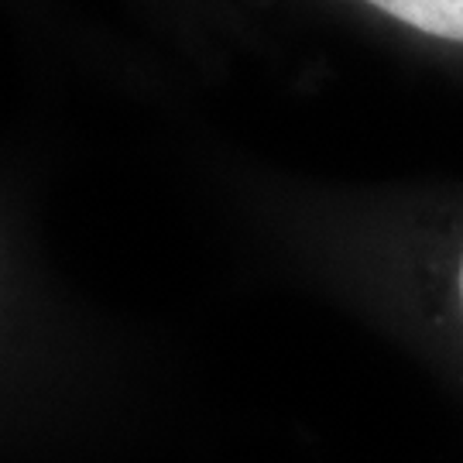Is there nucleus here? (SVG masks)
<instances>
[{
	"mask_svg": "<svg viewBox=\"0 0 463 463\" xmlns=\"http://www.w3.org/2000/svg\"><path fill=\"white\" fill-rule=\"evenodd\" d=\"M367 4L412 24L415 32L463 42V0H367Z\"/></svg>",
	"mask_w": 463,
	"mask_h": 463,
	"instance_id": "obj_1",
	"label": "nucleus"
},
{
	"mask_svg": "<svg viewBox=\"0 0 463 463\" xmlns=\"http://www.w3.org/2000/svg\"><path fill=\"white\" fill-rule=\"evenodd\" d=\"M460 298H463V265H460Z\"/></svg>",
	"mask_w": 463,
	"mask_h": 463,
	"instance_id": "obj_2",
	"label": "nucleus"
}]
</instances>
